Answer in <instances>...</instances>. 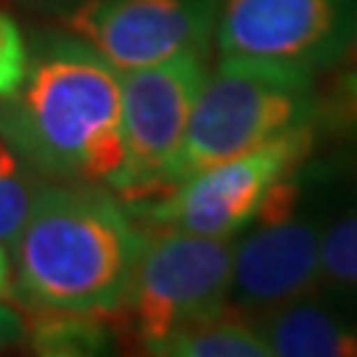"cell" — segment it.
<instances>
[{
	"label": "cell",
	"mask_w": 357,
	"mask_h": 357,
	"mask_svg": "<svg viewBox=\"0 0 357 357\" xmlns=\"http://www.w3.org/2000/svg\"><path fill=\"white\" fill-rule=\"evenodd\" d=\"M0 138L43 178L112 188L125 162L119 72L82 40L56 38L0 98Z\"/></svg>",
	"instance_id": "6da1fadb"
},
{
	"label": "cell",
	"mask_w": 357,
	"mask_h": 357,
	"mask_svg": "<svg viewBox=\"0 0 357 357\" xmlns=\"http://www.w3.org/2000/svg\"><path fill=\"white\" fill-rule=\"evenodd\" d=\"M143 230L96 183H45L16 236V294L26 310L119 312Z\"/></svg>",
	"instance_id": "7a4b0ae2"
},
{
	"label": "cell",
	"mask_w": 357,
	"mask_h": 357,
	"mask_svg": "<svg viewBox=\"0 0 357 357\" xmlns=\"http://www.w3.org/2000/svg\"><path fill=\"white\" fill-rule=\"evenodd\" d=\"M315 75L270 61L220 56L193 103L169 188L289 130L315 125Z\"/></svg>",
	"instance_id": "3957f363"
},
{
	"label": "cell",
	"mask_w": 357,
	"mask_h": 357,
	"mask_svg": "<svg viewBox=\"0 0 357 357\" xmlns=\"http://www.w3.org/2000/svg\"><path fill=\"white\" fill-rule=\"evenodd\" d=\"M315 125L283 132L252 151L204 167L169 191L130 202L149 228H175L209 238H236L246 230L281 180L291 178L312 151Z\"/></svg>",
	"instance_id": "277c9868"
},
{
	"label": "cell",
	"mask_w": 357,
	"mask_h": 357,
	"mask_svg": "<svg viewBox=\"0 0 357 357\" xmlns=\"http://www.w3.org/2000/svg\"><path fill=\"white\" fill-rule=\"evenodd\" d=\"M233 238H209L175 228L143 233L125 307L149 352L165 336L230 307Z\"/></svg>",
	"instance_id": "5b68a950"
},
{
	"label": "cell",
	"mask_w": 357,
	"mask_h": 357,
	"mask_svg": "<svg viewBox=\"0 0 357 357\" xmlns=\"http://www.w3.org/2000/svg\"><path fill=\"white\" fill-rule=\"evenodd\" d=\"M204 77V51H185L119 72L125 162L112 191L125 202L151 199L169 188Z\"/></svg>",
	"instance_id": "8992f818"
},
{
	"label": "cell",
	"mask_w": 357,
	"mask_h": 357,
	"mask_svg": "<svg viewBox=\"0 0 357 357\" xmlns=\"http://www.w3.org/2000/svg\"><path fill=\"white\" fill-rule=\"evenodd\" d=\"M355 40L357 0H222L215 26L220 56L307 75L339 64Z\"/></svg>",
	"instance_id": "52a82bcc"
},
{
	"label": "cell",
	"mask_w": 357,
	"mask_h": 357,
	"mask_svg": "<svg viewBox=\"0 0 357 357\" xmlns=\"http://www.w3.org/2000/svg\"><path fill=\"white\" fill-rule=\"evenodd\" d=\"M281 180L241 241L233 238L230 307L262 318L283 305L315 296L320 286V233L312 215L296 209V185Z\"/></svg>",
	"instance_id": "ba28073f"
},
{
	"label": "cell",
	"mask_w": 357,
	"mask_h": 357,
	"mask_svg": "<svg viewBox=\"0 0 357 357\" xmlns=\"http://www.w3.org/2000/svg\"><path fill=\"white\" fill-rule=\"evenodd\" d=\"M222 0H72L64 24L116 72L138 69L215 38Z\"/></svg>",
	"instance_id": "9c48e42d"
},
{
	"label": "cell",
	"mask_w": 357,
	"mask_h": 357,
	"mask_svg": "<svg viewBox=\"0 0 357 357\" xmlns=\"http://www.w3.org/2000/svg\"><path fill=\"white\" fill-rule=\"evenodd\" d=\"M257 326L278 357H357V323L312 296L257 318Z\"/></svg>",
	"instance_id": "30bf717a"
},
{
	"label": "cell",
	"mask_w": 357,
	"mask_h": 357,
	"mask_svg": "<svg viewBox=\"0 0 357 357\" xmlns=\"http://www.w3.org/2000/svg\"><path fill=\"white\" fill-rule=\"evenodd\" d=\"M149 355L167 357H270V344L257 320L228 307L215 318L185 326L165 336Z\"/></svg>",
	"instance_id": "8fae6325"
},
{
	"label": "cell",
	"mask_w": 357,
	"mask_h": 357,
	"mask_svg": "<svg viewBox=\"0 0 357 357\" xmlns=\"http://www.w3.org/2000/svg\"><path fill=\"white\" fill-rule=\"evenodd\" d=\"M26 331H29L32 349L38 355H103L112 347V331L98 312L32 310V320L26 323Z\"/></svg>",
	"instance_id": "7c38bea8"
},
{
	"label": "cell",
	"mask_w": 357,
	"mask_h": 357,
	"mask_svg": "<svg viewBox=\"0 0 357 357\" xmlns=\"http://www.w3.org/2000/svg\"><path fill=\"white\" fill-rule=\"evenodd\" d=\"M320 286L342 294H357V206L320 233Z\"/></svg>",
	"instance_id": "4fadbf2b"
},
{
	"label": "cell",
	"mask_w": 357,
	"mask_h": 357,
	"mask_svg": "<svg viewBox=\"0 0 357 357\" xmlns=\"http://www.w3.org/2000/svg\"><path fill=\"white\" fill-rule=\"evenodd\" d=\"M48 180L32 167L19 165L0 178V243H13Z\"/></svg>",
	"instance_id": "5bb4252c"
},
{
	"label": "cell",
	"mask_w": 357,
	"mask_h": 357,
	"mask_svg": "<svg viewBox=\"0 0 357 357\" xmlns=\"http://www.w3.org/2000/svg\"><path fill=\"white\" fill-rule=\"evenodd\" d=\"M26 45L11 16L0 13V98L11 96L26 75Z\"/></svg>",
	"instance_id": "9a60e30c"
},
{
	"label": "cell",
	"mask_w": 357,
	"mask_h": 357,
	"mask_svg": "<svg viewBox=\"0 0 357 357\" xmlns=\"http://www.w3.org/2000/svg\"><path fill=\"white\" fill-rule=\"evenodd\" d=\"M333 114L339 119V125L357 141V66L349 69V75L339 85Z\"/></svg>",
	"instance_id": "2e32d148"
},
{
	"label": "cell",
	"mask_w": 357,
	"mask_h": 357,
	"mask_svg": "<svg viewBox=\"0 0 357 357\" xmlns=\"http://www.w3.org/2000/svg\"><path fill=\"white\" fill-rule=\"evenodd\" d=\"M24 336H26L24 318H22L13 307H8L6 302H0V349L22 342Z\"/></svg>",
	"instance_id": "e0dca14e"
},
{
	"label": "cell",
	"mask_w": 357,
	"mask_h": 357,
	"mask_svg": "<svg viewBox=\"0 0 357 357\" xmlns=\"http://www.w3.org/2000/svg\"><path fill=\"white\" fill-rule=\"evenodd\" d=\"M11 294V262H8V255L0 243V299Z\"/></svg>",
	"instance_id": "ac0fdd59"
},
{
	"label": "cell",
	"mask_w": 357,
	"mask_h": 357,
	"mask_svg": "<svg viewBox=\"0 0 357 357\" xmlns=\"http://www.w3.org/2000/svg\"><path fill=\"white\" fill-rule=\"evenodd\" d=\"M19 165H22V162L16 159V153H13L11 149L6 146V141H3V138H0V178H3L6 172H11V169H16Z\"/></svg>",
	"instance_id": "d6986e66"
},
{
	"label": "cell",
	"mask_w": 357,
	"mask_h": 357,
	"mask_svg": "<svg viewBox=\"0 0 357 357\" xmlns=\"http://www.w3.org/2000/svg\"><path fill=\"white\" fill-rule=\"evenodd\" d=\"M349 56H352V66H357V40L355 45H352V51H349Z\"/></svg>",
	"instance_id": "ffe728a7"
}]
</instances>
